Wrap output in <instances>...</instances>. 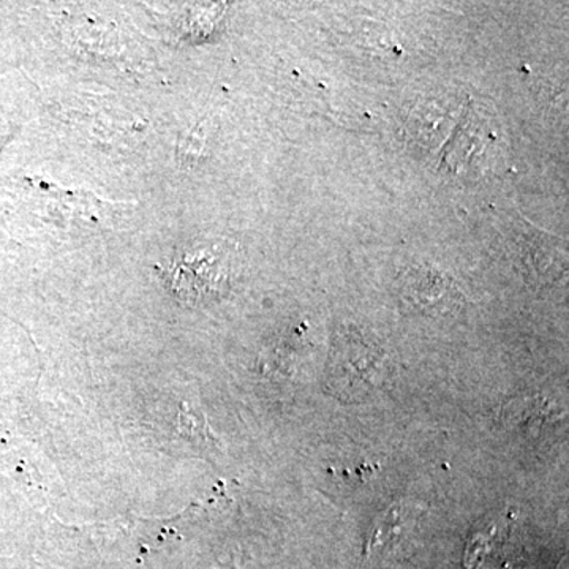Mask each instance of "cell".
<instances>
[{"mask_svg": "<svg viewBox=\"0 0 569 569\" xmlns=\"http://www.w3.org/2000/svg\"><path fill=\"white\" fill-rule=\"evenodd\" d=\"M234 247L223 241H193L179 246L160 266L168 291L182 305H211L231 287Z\"/></svg>", "mask_w": 569, "mask_h": 569, "instance_id": "cell-1", "label": "cell"}, {"mask_svg": "<svg viewBox=\"0 0 569 569\" xmlns=\"http://www.w3.org/2000/svg\"><path fill=\"white\" fill-rule=\"evenodd\" d=\"M385 353L366 342L362 337L347 332L337 339L332 350V381L336 387H348L350 395L358 396L377 387L385 377Z\"/></svg>", "mask_w": 569, "mask_h": 569, "instance_id": "cell-2", "label": "cell"}, {"mask_svg": "<svg viewBox=\"0 0 569 569\" xmlns=\"http://www.w3.org/2000/svg\"><path fill=\"white\" fill-rule=\"evenodd\" d=\"M515 556L511 527L490 523L489 529L478 531L468 542L466 567L467 569H511Z\"/></svg>", "mask_w": 569, "mask_h": 569, "instance_id": "cell-3", "label": "cell"}, {"mask_svg": "<svg viewBox=\"0 0 569 569\" xmlns=\"http://www.w3.org/2000/svg\"><path fill=\"white\" fill-rule=\"evenodd\" d=\"M422 512L407 505H395L378 519L370 535V550L377 553L397 552L402 546L410 545L419 526Z\"/></svg>", "mask_w": 569, "mask_h": 569, "instance_id": "cell-4", "label": "cell"}, {"mask_svg": "<svg viewBox=\"0 0 569 569\" xmlns=\"http://www.w3.org/2000/svg\"><path fill=\"white\" fill-rule=\"evenodd\" d=\"M408 291L417 305L429 309H448L460 296L451 279L436 269L426 268L408 276Z\"/></svg>", "mask_w": 569, "mask_h": 569, "instance_id": "cell-5", "label": "cell"}]
</instances>
